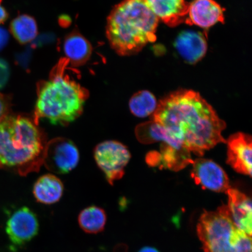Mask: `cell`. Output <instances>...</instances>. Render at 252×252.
<instances>
[{
  "instance_id": "1",
  "label": "cell",
  "mask_w": 252,
  "mask_h": 252,
  "mask_svg": "<svg viewBox=\"0 0 252 252\" xmlns=\"http://www.w3.org/2000/svg\"><path fill=\"white\" fill-rule=\"evenodd\" d=\"M152 121L162 126L186 149L203 156L205 151L226 143L225 123L198 93L180 90L160 100Z\"/></svg>"
},
{
  "instance_id": "2",
  "label": "cell",
  "mask_w": 252,
  "mask_h": 252,
  "mask_svg": "<svg viewBox=\"0 0 252 252\" xmlns=\"http://www.w3.org/2000/svg\"><path fill=\"white\" fill-rule=\"evenodd\" d=\"M47 142L45 132L32 117L8 115L0 122V169L21 176L38 172Z\"/></svg>"
},
{
  "instance_id": "3",
  "label": "cell",
  "mask_w": 252,
  "mask_h": 252,
  "mask_svg": "<svg viewBox=\"0 0 252 252\" xmlns=\"http://www.w3.org/2000/svg\"><path fill=\"white\" fill-rule=\"evenodd\" d=\"M69 63L62 60L48 80L37 86L33 119L37 125L46 120L55 125L66 126L83 113L89 93L66 71Z\"/></svg>"
},
{
  "instance_id": "4",
  "label": "cell",
  "mask_w": 252,
  "mask_h": 252,
  "mask_svg": "<svg viewBox=\"0 0 252 252\" xmlns=\"http://www.w3.org/2000/svg\"><path fill=\"white\" fill-rule=\"evenodd\" d=\"M158 21L144 0H124L109 15L107 38L119 55L136 54L155 42Z\"/></svg>"
},
{
  "instance_id": "5",
  "label": "cell",
  "mask_w": 252,
  "mask_h": 252,
  "mask_svg": "<svg viewBox=\"0 0 252 252\" xmlns=\"http://www.w3.org/2000/svg\"><path fill=\"white\" fill-rule=\"evenodd\" d=\"M197 232L205 252H252L251 236L235 225L226 205L205 211Z\"/></svg>"
},
{
  "instance_id": "6",
  "label": "cell",
  "mask_w": 252,
  "mask_h": 252,
  "mask_svg": "<svg viewBox=\"0 0 252 252\" xmlns=\"http://www.w3.org/2000/svg\"><path fill=\"white\" fill-rule=\"evenodd\" d=\"M94 160L109 184L121 179L131 158L127 147L120 142L109 140L97 144L94 151Z\"/></svg>"
},
{
  "instance_id": "7",
  "label": "cell",
  "mask_w": 252,
  "mask_h": 252,
  "mask_svg": "<svg viewBox=\"0 0 252 252\" xmlns=\"http://www.w3.org/2000/svg\"><path fill=\"white\" fill-rule=\"evenodd\" d=\"M79 160L80 153L70 140L58 137L47 142L43 165L49 171L65 174L76 168Z\"/></svg>"
},
{
  "instance_id": "8",
  "label": "cell",
  "mask_w": 252,
  "mask_h": 252,
  "mask_svg": "<svg viewBox=\"0 0 252 252\" xmlns=\"http://www.w3.org/2000/svg\"><path fill=\"white\" fill-rule=\"evenodd\" d=\"M39 223L36 215L29 208L23 207L12 214L6 224L9 241L17 247L28 243L38 234Z\"/></svg>"
},
{
  "instance_id": "9",
  "label": "cell",
  "mask_w": 252,
  "mask_h": 252,
  "mask_svg": "<svg viewBox=\"0 0 252 252\" xmlns=\"http://www.w3.org/2000/svg\"><path fill=\"white\" fill-rule=\"evenodd\" d=\"M191 177L195 183L204 189L225 193L231 187L227 175L212 160L199 158L192 163Z\"/></svg>"
},
{
  "instance_id": "10",
  "label": "cell",
  "mask_w": 252,
  "mask_h": 252,
  "mask_svg": "<svg viewBox=\"0 0 252 252\" xmlns=\"http://www.w3.org/2000/svg\"><path fill=\"white\" fill-rule=\"evenodd\" d=\"M252 137L237 133L228 140L227 163L235 171L252 176Z\"/></svg>"
},
{
  "instance_id": "11",
  "label": "cell",
  "mask_w": 252,
  "mask_h": 252,
  "mask_svg": "<svg viewBox=\"0 0 252 252\" xmlns=\"http://www.w3.org/2000/svg\"><path fill=\"white\" fill-rule=\"evenodd\" d=\"M223 22V9L214 0H193L189 4L186 23L209 28Z\"/></svg>"
},
{
  "instance_id": "12",
  "label": "cell",
  "mask_w": 252,
  "mask_h": 252,
  "mask_svg": "<svg viewBox=\"0 0 252 252\" xmlns=\"http://www.w3.org/2000/svg\"><path fill=\"white\" fill-rule=\"evenodd\" d=\"M154 15L169 27L185 22L189 8L186 0H144Z\"/></svg>"
},
{
  "instance_id": "13",
  "label": "cell",
  "mask_w": 252,
  "mask_h": 252,
  "mask_svg": "<svg viewBox=\"0 0 252 252\" xmlns=\"http://www.w3.org/2000/svg\"><path fill=\"white\" fill-rule=\"evenodd\" d=\"M230 216L239 229L252 236V201L250 197L237 189L230 188L226 192Z\"/></svg>"
},
{
  "instance_id": "14",
  "label": "cell",
  "mask_w": 252,
  "mask_h": 252,
  "mask_svg": "<svg viewBox=\"0 0 252 252\" xmlns=\"http://www.w3.org/2000/svg\"><path fill=\"white\" fill-rule=\"evenodd\" d=\"M175 47L182 58L190 64L200 61L206 54L207 45L202 34L194 31L182 32L176 39Z\"/></svg>"
},
{
  "instance_id": "15",
  "label": "cell",
  "mask_w": 252,
  "mask_h": 252,
  "mask_svg": "<svg viewBox=\"0 0 252 252\" xmlns=\"http://www.w3.org/2000/svg\"><path fill=\"white\" fill-rule=\"evenodd\" d=\"M64 185L56 176L44 175L34 183L33 194L37 202L45 205L55 204L61 199Z\"/></svg>"
},
{
  "instance_id": "16",
  "label": "cell",
  "mask_w": 252,
  "mask_h": 252,
  "mask_svg": "<svg viewBox=\"0 0 252 252\" xmlns=\"http://www.w3.org/2000/svg\"><path fill=\"white\" fill-rule=\"evenodd\" d=\"M63 50L69 64L74 66L83 65L92 54V47L88 40L80 33L73 32L66 36Z\"/></svg>"
},
{
  "instance_id": "17",
  "label": "cell",
  "mask_w": 252,
  "mask_h": 252,
  "mask_svg": "<svg viewBox=\"0 0 252 252\" xmlns=\"http://www.w3.org/2000/svg\"><path fill=\"white\" fill-rule=\"evenodd\" d=\"M135 133L137 140L144 144L167 142L183 146L181 142L173 137L164 127L153 121L137 126Z\"/></svg>"
},
{
  "instance_id": "18",
  "label": "cell",
  "mask_w": 252,
  "mask_h": 252,
  "mask_svg": "<svg viewBox=\"0 0 252 252\" xmlns=\"http://www.w3.org/2000/svg\"><path fill=\"white\" fill-rule=\"evenodd\" d=\"M106 214L102 208L91 206L82 210L78 217V224L85 232L96 234L105 229Z\"/></svg>"
},
{
  "instance_id": "19",
  "label": "cell",
  "mask_w": 252,
  "mask_h": 252,
  "mask_svg": "<svg viewBox=\"0 0 252 252\" xmlns=\"http://www.w3.org/2000/svg\"><path fill=\"white\" fill-rule=\"evenodd\" d=\"M10 32L18 42L30 43L35 39L37 34L36 22L30 15H19L11 22Z\"/></svg>"
},
{
  "instance_id": "20",
  "label": "cell",
  "mask_w": 252,
  "mask_h": 252,
  "mask_svg": "<svg viewBox=\"0 0 252 252\" xmlns=\"http://www.w3.org/2000/svg\"><path fill=\"white\" fill-rule=\"evenodd\" d=\"M158 106L156 97L148 91L135 93L129 101V108L138 118H146L153 115Z\"/></svg>"
},
{
  "instance_id": "21",
  "label": "cell",
  "mask_w": 252,
  "mask_h": 252,
  "mask_svg": "<svg viewBox=\"0 0 252 252\" xmlns=\"http://www.w3.org/2000/svg\"><path fill=\"white\" fill-rule=\"evenodd\" d=\"M10 108V99L7 96L0 94V122L9 115Z\"/></svg>"
},
{
  "instance_id": "22",
  "label": "cell",
  "mask_w": 252,
  "mask_h": 252,
  "mask_svg": "<svg viewBox=\"0 0 252 252\" xmlns=\"http://www.w3.org/2000/svg\"><path fill=\"white\" fill-rule=\"evenodd\" d=\"M9 76V69L4 62L0 61V88L4 86Z\"/></svg>"
},
{
  "instance_id": "23",
  "label": "cell",
  "mask_w": 252,
  "mask_h": 252,
  "mask_svg": "<svg viewBox=\"0 0 252 252\" xmlns=\"http://www.w3.org/2000/svg\"><path fill=\"white\" fill-rule=\"evenodd\" d=\"M9 40V33L4 28L0 27V51L7 45Z\"/></svg>"
},
{
  "instance_id": "24",
  "label": "cell",
  "mask_w": 252,
  "mask_h": 252,
  "mask_svg": "<svg viewBox=\"0 0 252 252\" xmlns=\"http://www.w3.org/2000/svg\"><path fill=\"white\" fill-rule=\"evenodd\" d=\"M8 14L5 8L1 4V0H0V24L4 23L7 20Z\"/></svg>"
},
{
  "instance_id": "25",
  "label": "cell",
  "mask_w": 252,
  "mask_h": 252,
  "mask_svg": "<svg viewBox=\"0 0 252 252\" xmlns=\"http://www.w3.org/2000/svg\"><path fill=\"white\" fill-rule=\"evenodd\" d=\"M139 252H159L156 249L151 247H146L142 248Z\"/></svg>"
}]
</instances>
